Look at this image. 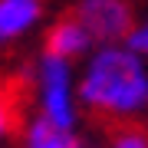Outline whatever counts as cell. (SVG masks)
Instances as JSON below:
<instances>
[{
    "instance_id": "1",
    "label": "cell",
    "mask_w": 148,
    "mask_h": 148,
    "mask_svg": "<svg viewBox=\"0 0 148 148\" xmlns=\"http://www.w3.org/2000/svg\"><path fill=\"white\" fill-rule=\"evenodd\" d=\"M79 102L95 115L138 119L148 112V66L132 46L102 43L79 79Z\"/></svg>"
},
{
    "instance_id": "2",
    "label": "cell",
    "mask_w": 148,
    "mask_h": 148,
    "mask_svg": "<svg viewBox=\"0 0 148 148\" xmlns=\"http://www.w3.org/2000/svg\"><path fill=\"white\" fill-rule=\"evenodd\" d=\"M73 59L43 53L36 69V89H40V115L49 119L59 128L76 125V99H73Z\"/></svg>"
},
{
    "instance_id": "3",
    "label": "cell",
    "mask_w": 148,
    "mask_h": 148,
    "mask_svg": "<svg viewBox=\"0 0 148 148\" xmlns=\"http://www.w3.org/2000/svg\"><path fill=\"white\" fill-rule=\"evenodd\" d=\"M76 20L89 30L95 43H119L128 36L132 23V7L125 0H79Z\"/></svg>"
},
{
    "instance_id": "4",
    "label": "cell",
    "mask_w": 148,
    "mask_h": 148,
    "mask_svg": "<svg viewBox=\"0 0 148 148\" xmlns=\"http://www.w3.org/2000/svg\"><path fill=\"white\" fill-rule=\"evenodd\" d=\"M43 16V0H0V46L30 33Z\"/></svg>"
},
{
    "instance_id": "5",
    "label": "cell",
    "mask_w": 148,
    "mask_h": 148,
    "mask_svg": "<svg viewBox=\"0 0 148 148\" xmlns=\"http://www.w3.org/2000/svg\"><path fill=\"white\" fill-rule=\"evenodd\" d=\"M92 36L89 30L82 27L79 20H59L46 36V53H56V56H66V59H76V56H86L92 49Z\"/></svg>"
},
{
    "instance_id": "6",
    "label": "cell",
    "mask_w": 148,
    "mask_h": 148,
    "mask_svg": "<svg viewBox=\"0 0 148 148\" xmlns=\"http://www.w3.org/2000/svg\"><path fill=\"white\" fill-rule=\"evenodd\" d=\"M23 148H86V145L73 135V128H59L40 115L27 125V145Z\"/></svg>"
},
{
    "instance_id": "7",
    "label": "cell",
    "mask_w": 148,
    "mask_h": 148,
    "mask_svg": "<svg viewBox=\"0 0 148 148\" xmlns=\"http://www.w3.org/2000/svg\"><path fill=\"white\" fill-rule=\"evenodd\" d=\"M112 148H148V128L142 125H122L109 138Z\"/></svg>"
},
{
    "instance_id": "8",
    "label": "cell",
    "mask_w": 148,
    "mask_h": 148,
    "mask_svg": "<svg viewBox=\"0 0 148 148\" xmlns=\"http://www.w3.org/2000/svg\"><path fill=\"white\" fill-rule=\"evenodd\" d=\"M125 46H132L138 56H145V59H148V20L128 30V36H125Z\"/></svg>"
},
{
    "instance_id": "9",
    "label": "cell",
    "mask_w": 148,
    "mask_h": 148,
    "mask_svg": "<svg viewBox=\"0 0 148 148\" xmlns=\"http://www.w3.org/2000/svg\"><path fill=\"white\" fill-rule=\"evenodd\" d=\"M13 128V106H10V95L0 89V138Z\"/></svg>"
}]
</instances>
